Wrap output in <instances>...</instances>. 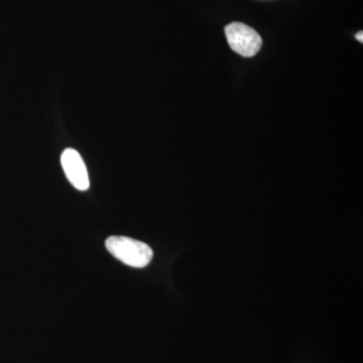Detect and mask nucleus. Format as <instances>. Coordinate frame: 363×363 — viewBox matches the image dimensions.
<instances>
[{"label": "nucleus", "mask_w": 363, "mask_h": 363, "mask_svg": "<svg viewBox=\"0 0 363 363\" xmlns=\"http://www.w3.org/2000/svg\"><path fill=\"white\" fill-rule=\"evenodd\" d=\"M105 247L119 262L136 269L149 266L154 257L152 248L147 243L126 236H111Z\"/></svg>", "instance_id": "nucleus-1"}, {"label": "nucleus", "mask_w": 363, "mask_h": 363, "mask_svg": "<svg viewBox=\"0 0 363 363\" xmlns=\"http://www.w3.org/2000/svg\"><path fill=\"white\" fill-rule=\"evenodd\" d=\"M355 37H357V40H359L360 43H363V33L362 32L357 33V35H355Z\"/></svg>", "instance_id": "nucleus-4"}, {"label": "nucleus", "mask_w": 363, "mask_h": 363, "mask_svg": "<svg viewBox=\"0 0 363 363\" xmlns=\"http://www.w3.org/2000/svg\"><path fill=\"white\" fill-rule=\"evenodd\" d=\"M225 35L231 49L242 57L255 56L262 45V37L257 30L238 21L225 26Z\"/></svg>", "instance_id": "nucleus-2"}, {"label": "nucleus", "mask_w": 363, "mask_h": 363, "mask_svg": "<svg viewBox=\"0 0 363 363\" xmlns=\"http://www.w3.org/2000/svg\"><path fill=\"white\" fill-rule=\"evenodd\" d=\"M62 167L72 185L80 191L89 188V176L85 162L77 150L67 149L61 157Z\"/></svg>", "instance_id": "nucleus-3"}]
</instances>
